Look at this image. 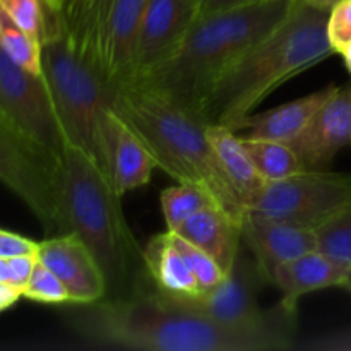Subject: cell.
Masks as SVG:
<instances>
[{"label": "cell", "instance_id": "obj_1", "mask_svg": "<svg viewBox=\"0 0 351 351\" xmlns=\"http://www.w3.org/2000/svg\"><path fill=\"white\" fill-rule=\"evenodd\" d=\"M72 328L91 345L147 351H287L297 348V314L278 302L259 326L233 328L199 315L156 288L77 304Z\"/></svg>", "mask_w": 351, "mask_h": 351}, {"label": "cell", "instance_id": "obj_2", "mask_svg": "<svg viewBox=\"0 0 351 351\" xmlns=\"http://www.w3.org/2000/svg\"><path fill=\"white\" fill-rule=\"evenodd\" d=\"M60 233L88 245L106 280V298H122L147 287L144 252L122 208V195L84 151L65 146L55 171Z\"/></svg>", "mask_w": 351, "mask_h": 351}, {"label": "cell", "instance_id": "obj_3", "mask_svg": "<svg viewBox=\"0 0 351 351\" xmlns=\"http://www.w3.org/2000/svg\"><path fill=\"white\" fill-rule=\"evenodd\" d=\"M328 10L297 0L290 16L239 55L206 93L197 115L235 129L271 93L336 53L328 38Z\"/></svg>", "mask_w": 351, "mask_h": 351}, {"label": "cell", "instance_id": "obj_4", "mask_svg": "<svg viewBox=\"0 0 351 351\" xmlns=\"http://www.w3.org/2000/svg\"><path fill=\"white\" fill-rule=\"evenodd\" d=\"M297 0H261L240 9L199 16L177 50L127 86L168 96L197 115L206 93L242 51L276 29Z\"/></svg>", "mask_w": 351, "mask_h": 351}, {"label": "cell", "instance_id": "obj_5", "mask_svg": "<svg viewBox=\"0 0 351 351\" xmlns=\"http://www.w3.org/2000/svg\"><path fill=\"white\" fill-rule=\"evenodd\" d=\"M112 110L146 144L160 170L178 184L206 189L225 211L243 223L245 206L221 168L206 136L208 123L201 117L141 86L117 88Z\"/></svg>", "mask_w": 351, "mask_h": 351}, {"label": "cell", "instance_id": "obj_6", "mask_svg": "<svg viewBox=\"0 0 351 351\" xmlns=\"http://www.w3.org/2000/svg\"><path fill=\"white\" fill-rule=\"evenodd\" d=\"M41 62L65 143L84 151L106 173L113 89L93 62L77 50L64 14L48 9Z\"/></svg>", "mask_w": 351, "mask_h": 351}, {"label": "cell", "instance_id": "obj_7", "mask_svg": "<svg viewBox=\"0 0 351 351\" xmlns=\"http://www.w3.org/2000/svg\"><path fill=\"white\" fill-rule=\"evenodd\" d=\"M146 0H95L84 19L69 27L74 45L117 88L129 79Z\"/></svg>", "mask_w": 351, "mask_h": 351}, {"label": "cell", "instance_id": "obj_8", "mask_svg": "<svg viewBox=\"0 0 351 351\" xmlns=\"http://www.w3.org/2000/svg\"><path fill=\"white\" fill-rule=\"evenodd\" d=\"M351 204V175L331 170H304L276 182H266L247 213L317 228Z\"/></svg>", "mask_w": 351, "mask_h": 351}, {"label": "cell", "instance_id": "obj_9", "mask_svg": "<svg viewBox=\"0 0 351 351\" xmlns=\"http://www.w3.org/2000/svg\"><path fill=\"white\" fill-rule=\"evenodd\" d=\"M57 161L24 137L0 113V184L31 209L48 233H60L55 185Z\"/></svg>", "mask_w": 351, "mask_h": 351}, {"label": "cell", "instance_id": "obj_10", "mask_svg": "<svg viewBox=\"0 0 351 351\" xmlns=\"http://www.w3.org/2000/svg\"><path fill=\"white\" fill-rule=\"evenodd\" d=\"M0 113L51 160L64 153L65 137L43 74H31L0 47Z\"/></svg>", "mask_w": 351, "mask_h": 351}, {"label": "cell", "instance_id": "obj_11", "mask_svg": "<svg viewBox=\"0 0 351 351\" xmlns=\"http://www.w3.org/2000/svg\"><path fill=\"white\" fill-rule=\"evenodd\" d=\"M264 283L267 281L263 271L259 269L250 250L242 243L232 269L221 283L192 297H167L182 307L219 324L250 328L263 324L269 317L271 308L261 311L257 304V297Z\"/></svg>", "mask_w": 351, "mask_h": 351}, {"label": "cell", "instance_id": "obj_12", "mask_svg": "<svg viewBox=\"0 0 351 351\" xmlns=\"http://www.w3.org/2000/svg\"><path fill=\"white\" fill-rule=\"evenodd\" d=\"M199 17L194 0H146L129 79L132 84L170 57Z\"/></svg>", "mask_w": 351, "mask_h": 351}, {"label": "cell", "instance_id": "obj_13", "mask_svg": "<svg viewBox=\"0 0 351 351\" xmlns=\"http://www.w3.org/2000/svg\"><path fill=\"white\" fill-rule=\"evenodd\" d=\"M288 144L305 170H326L351 144V84L336 86L307 127Z\"/></svg>", "mask_w": 351, "mask_h": 351}, {"label": "cell", "instance_id": "obj_14", "mask_svg": "<svg viewBox=\"0 0 351 351\" xmlns=\"http://www.w3.org/2000/svg\"><path fill=\"white\" fill-rule=\"evenodd\" d=\"M36 257L65 285L71 304H93L106 298L101 267L75 233H58L40 242Z\"/></svg>", "mask_w": 351, "mask_h": 351}, {"label": "cell", "instance_id": "obj_15", "mask_svg": "<svg viewBox=\"0 0 351 351\" xmlns=\"http://www.w3.org/2000/svg\"><path fill=\"white\" fill-rule=\"evenodd\" d=\"M242 242L250 250L269 285H273L278 266L317 250V235L314 228L256 213H245Z\"/></svg>", "mask_w": 351, "mask_h": 351}, {"label": "cell", "instance_id": "obj_16", "mask_svg": "<svg viewBox=\"0 0 351 351\" xmlns=\"http://www.w3.org/2000/svg\"><path fill=\"white\" fill-rule=\"evenodd\" d=\"M274 287L280 288V304L291 314H297L298 302L307 293L326 288H345L351 285V267L331 259L319 250L278 266L273 278Z\"/></svg>", "mask_w": 351, "mask_h": 351}, {"label": "cell", "instance_id": "obj_17", "mask_svg": "<svg viewBox=\"0 0 351 351\" xmlns=\"http://www.w3.org/2000/svg\"><path fill=\"white\" fill-rule=\"evenodd\" d=\"M158 168L156 160L136 132L110 112L106 139V173L120 195L146 185Z\"/></svg>", "mask_w": 351, "mask_h": 351}, {"label": "cell", "instance_id": "obj_18", "mask_svg": "<svg viewBox=\"0 0 351 351\" xmlns=\"http://www.w3.org/2000/svg\"><path fill=\"white\" fill-rule=\"evenodd\" d=\"M336 86H328L321 91L311 93L307 96L285 103L273 110L263 113H249L235 125L233 132L242 139L280 141L290 143L307 127L312 117L315 115L322 103L331 96Z\"/></svg>", "mask_w": 351, "mask_h": 351}, {"label": "cell", "instance_id": "obj_19", "mask_svg": "<svg viewBox=\"0 0 351 351\" xmlns=\"http://www.w3.org/2000/svg\"><path fill=\"white\" fill-rule=\"evenodd\" d=\"M173 233L215 257L225 273L232 269L243 243L242 223L218 204L195 213Z\"/></svg>", "mask_w": 351, "mask_h": 351}, {"label": "cell", "instance_id": "obj_20", "mask_svg": "<svg viewBox=\"0 0 351 351\" xmlns=\"http://www.w3.org/2000/svg\"><path fill=\"white\" fill-rule=\"evenodd\" d=\"M143 252L146 274L158 291L168 297H192L201 291L194 273L168 230L154 235Z\"/></svg>", "mask_w": 351, "mask_h": 351}, {"label": "cell", "instance_id": "obj_21", "mask_svg": "<svg viewBox=\"0 0 351 351\" xmlns=\"http://www.w3.org/2000/svg\"><path fill=\"white\" fill-rule=\"evenodd\" d=\"M206 136H208L230 184L235 189L247 211V206L266 185V180L257 171L239 134L233 132L228 127L219 125V123H208Z\"/></svg>", "mask_w": 351, "mask_h": 351}, {"label": "cell", "instance_id": "obj_22", "mask_svg": "<svg viewBox=\"0 0 351 351\" xmlns=\"http://www.w3.org/2000/svg\"><path fill=\"white\" fill-rule=\"evenodd\" d=\"M250 160L266 182L283 180L295 173L304 171L300 158L288 143L280 141L242 139Z\"/></svg>", "mask_w": 351, "mask_h": 351}, {"label": "cell", "instance_id": "obj_23", "mask_svg": "<svg viewBox=\"0 0 351 351\" xmlns=\"http://www.w3.org/2000/svg\"><path fill=\"white\" fill-rule=\"evenodd\" d=\"M0 47L2 50L31 74H43V41L17 26L0 3Z\"/></svg>", "mask_w": 351, "mask_h": 351}, {"label": "cell", "instance_id": "obj_24", "mask_svg": "<svg viewBox=\"0 0 351 351\" xmlns=\"http://www.w3.org/2000/svg\"><path fill=\"white\" fill-rule=\"evenodd\" d=\"M160 202L168 232H177L195 213L208 206L218 204L206 189L194 184H178V182L177 185L161 192Z\"/></svg>", "mask_w": 351, "mask_h": 351}, {"label": "cell", "instance_id": "obj_25", "mask_svg": "<svg viewBox=\"0 0 351 351\" xmlns=\"http://www.w3.org/2000/svg\"><path fill=\"white\" fill-rule=\"evenodd\" d=\"M317 250L351 267V204L315 228Z\"/></svg>", "mask_w": 351, "mask_h": 351}, {"label": "cell", "instance_id": "obj_26", "mask_svg": "<svg viewBox=\"0 0 351 351\" xmlns=\"http://www.w3.org/2000/svg\"><path fill=\"white\" fill-rule=\"evenodd\" d=\"M171 239H173V243L177 245V249L180 250L184 259L187 261L189 267L194 273L195 280H197L199 290L206 291L215 288L216 285L221 283L225 280V276L228 273H225L221 266L218 264V261L215 257L209 256L208 252H204L202 249H199L197 245L191 243L189 240L182 239L177 233L170 232Z\"/></svg>", "mask_w": 351, "mask_h": 351}, {"label": "cell", "instance_id": "obj_27", "mask_svg": "<svg viewBox=\"0 0 351 351\" xmlns=\"http://www.w3.org/2000/svg\"><path fill=\"white\" fill-rule=\"evenodd\" d=\"M23 297L40 304H71V295L65 285L40 261L24 287Z\"/></svg>", "mask_w": 351, "mask_h": 351}, {"label": "cell", "instance_id": "obj_28", "mask_svg": "<svg viewBox=\"0 0 351 351\" xmlns=\"http://www.w3.org/2000/svg\"><path fill=\"white\" fill-rule=\"evenodd\" d=\"M17 26L43 41L47 29V7L43 0H0Z\"/></svg>", "mask_w": 351, "mask_h": 351}, {"label": "cell", "instance_id": "obj_29", "mask_svg": "<svg viewBox=\"0 0 351 351\" xmlns=\"http://www.w3.org/2000/svg\"><path fill=\"white\" fill-rule=\"evenodd\" d=\"M328 38L336 53L351 43V0H341L329 10Z\"/></svg>", "mask_w": 351, "mask_h": 351}, {"label": "cell", "instance_id": "obj_30", "mask_svg": "<svg viewBox=\"0 0 351 351\" xmlns=\"http://www.w3.org/2000/svg\"><path fill=\"white\" fill-rule=\"evenodd\" d=\"M38 243L27 237L0 230V257H14L21 254H36Z\"/></svg>", "mask_w": 351, "mask_h": 351}, {"label": "cell", "instance_id": "obj_31", "mask_svg": "<svg viewBox=\"0 0 351 351\" xmlns=\"http://www.w3.org/2000/svg\"><path fill=\"white\" fill-rule=\"evenodd\" d=\"M302 348L308 350H322V351H351V328L332 331L329 335L319 336L305 343Z\"/></svg>", "mask_w": 351, "mask_h": 351}, {"label": "cell", "instance_id": "obj_32", "mask_svg": "<svg viewBox=\"0 0 351 351\" xmlns=\"http://www.w3.org/2000/svg\"><path fill=\"white\" fill-rule=\"evenodd\" d=\"M194 2L199 16H209V14L240 9V7L250 5V3L261 2V0H194Z\"/></svg>", "mask_w": 351, "mask_h": 351}, {"label": "cell", "instance_id": "obj_33", "mask_svg": "<svg viewBox=\"0 0 351 351\" xmlns=\"http://www.w3.org/2000/svg\"><path fill=\"white\" fill-rule=\"evenodd\" d=\"M93 3H95V0H67V5H65L64 10L67 26L74 27L75 24L81 23L86 14H88V10L91 9Z\"/></svg>", "mask_w": 351, "mask_h": 351}, {"label": "cell", "instance_id": "obj_34", "mask_svg": "<svg viewBox=\"0 0 351 351\" xmlns=\"http://www.w3.org/2000/svg\"><path fill=\"white\" fill-rule=\"evenodd\" d=\"M21 297H23V290H19V288L10 283H2L0 281V312L16 305V302Z\"/></svg>", "mask_w": 351, "mask_h": 351}, {"label": "cell", "instance_id": "obj_35", "mask_svg": "<svg viewBox=\"0 0 351 351\" xmlns=\"http://www.w3.org/2000/svg\"><path fill=\"white\" fill-rule=\"evenodd\" d=\"M0 281L12 285V273H10L9 257H0Z\"/></svg>", "mask_w": 351, "mask_h": 351}, {"label": "cell", "instance_id": "obj_36", "mask_svg": "<svg viewBox=\"0 0 351 351\" xmlns=\"http://www.w3.org/2000/svg\"><path fill=\"white\" fill-rule=\"evenodd\" d=\"M305 2H307L311 7H315V9L319 10H328L329 12V10H331L335 5H338L341 0H305Z\"/></svg>", "mask_w": 351, "mask_h": 351}, {"label": "cell", "instance_id": "obj_37", "mask_svg": "<svg viewBox=\"0 0 351 351\" xmlns=\"http://www.w3.org/2000/svg\"><path fill=\"white\" fill-rule=\"evenodd\" d=\"M43 3H45V7L50 10V12L64 14L65 3H67V0H43Z\"/></svg>", "mask_w": 351, "mask_h": 351}, {"label": "cell", "instance_id": "obj_38", "mask_svg": "<svg viewBox=\"0 0 351 351\" xmlns=\"http://www.w3.org/2000/svg\"><path fill=\"white\" fill-rule=\"evenodd\" d=\"M339 53H341L343 60H345L346 69H348L350 74H351V43H350V45H346V47L343 48V50L339 51Z\"/></svg>", "mask_w": 351, "mask_h": 351}, {"label": "cell", "instance_id": "obj_39", "mask_svg": "<svg viewBox=\"0 0 351 351\" xmlns=\"http://www.w3.org/2000/svg\"><path fill=\"white\" fill-rule=\"evenodd\" d=\"M348 291H351V285H350V287H348Z\"/></svg>", "mask_w": 351, "mask_h": 351}, {"label": "cell", "instance_id": "obj_40", "mask_svg": "<svg viewBox=\"0 0 351 351\" xmlns=\"http://www.w3.org/2000/svg\"><path fill=\"white\" fill-rule=\"evenodd\" d=\"M65 5H67V3H65Z\"/></svg>", "mask_w": 351, "mask_h": 351}]
</instances>
